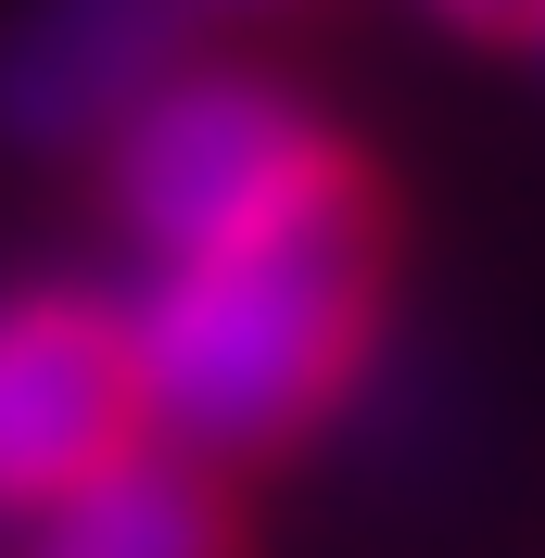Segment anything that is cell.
<instances>
[{
	"label": "cell",
	"mask_w": 545,
	"mask_h": 558,
	"mask_svg": "<svg viewBox=\"0 0 545 558\" xmlns=\"http://www.w3.org/2000/svg\"><path fill=\"white\" fill-rule=\"evenodd\" d=\"M533 26H545V13H533Z\"/></svg>",
	"instance_id": "cell-8"
},
{
	"label": "cell",
	"mask_w": 545,
	"mask_h": 558,
	"mask_svg": "<svg viewBox=\"0 0 545 558\" xmlns=\"http://www.w3.org/2000/svg\"><path fill=\"white\" fill-rule=\"evenodd\" d=\"M140 355L128 305L76 292V279H26L0 292V521L64 508L76 483H102L114 457H140Z\"/></svg>",
	"instance_id": "cell-3"
},
{
	"label": "cell",
	"mask_w": 545,
	"mask_h": 558,
	"mask_svg": "<svg viewBox=\"0 0 545 558\" xmlns=\"http://www.w3.org/2000/svg\"><path fill=\"white\" fill-rule=\"evenodd\" d=\"M102 178H114V216H128L153 254H204L241 242L267 216L317 204L330 178H355L317 102H292L279 76H229V64H166L114 114L102 140Z\"/></svg>",
	"instance_id": "cell-2"
},
{
	"label": "cell",
	"mask_w": 545,
	"mask_h": 558,
	"mask_svg": "<svg viewBox=\"0 0 545 558\" xmlns=\"http://www.w3.org/2000/svg\"><path fill=\"white\" fill-rule=\"evenodd\" d=\"M432 13H444L457 38H533V13H545V0H432Z\"/></svg>",
	"instance_id": "cell-6"
},
{
	"label": "cell",
	"mask_w": 545,
	"mask_h": 558,
	"mask_svg": "<svg viewBox=\"0 0 545 558\" xmlns=\"http://www.w3.org/2000/svg\"><path fill=\"white\" fill-rule=\"evenodd\" d=\"M26 558H241L229 495L204 483V457H114L102 483H76L64 508H38V546Z\"/></svg>",
	"instance_id": "cell-5"
},
{
	"label": "cell",
	"mask_w": 545,
	"mask_h": 558,
	"mask_svg": "<svg viewBox=\"0 0 545 558\" xmlns=\"http://www.w3.org/2000/svg\"><path fill=\"white\" fill-rule=\"evenodd\" d=\"M380 267H393V216L368 166L241 242L153 254V292L128 305L140 418L204 470L305 445L380 343Z\"/></svg>",
	"instance_id": "cell-1"
},
{
	"label": "cell",
	"mask_w": 545,
	"mask_h": 558,
	"mask_svg": "<svg viewBox=\"0 0 545 558\" xmlns=\"http://www.w3.org/2000/svg\"><path fill=\"white\" fill-rule=\"evenodd\" d=\"M191 0H13L0 13V140L76 153L114 140V114L191 51Z\"/></svg>",
	"instance_id": "cell-4"
},
{
	"label": "cell",
	"mask_w": 545,
	"mask_h": 558,
	"mask_svg": "<svg viewBox=\"0 0 545 558\" xmlns=\"http://www.w3.org/2000/svg\"><path fill=\"white\" fill-rule=\"evenodd\" d=\"M191 13H279V0H191Z\"/></svg>",
	"instance_id": "cell-7"
}]
</instances>
